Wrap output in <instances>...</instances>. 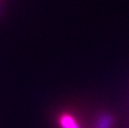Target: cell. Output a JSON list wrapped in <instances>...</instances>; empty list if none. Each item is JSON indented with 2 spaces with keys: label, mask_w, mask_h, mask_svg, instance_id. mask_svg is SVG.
I'll list each match as a JSON object with an SVG mask.
<instances>
[{
  "label": "cell",
  "mask_w": 129,
  "mask_h": 128,
  "mask_svg": "<svg viewBox=\"0 0 129 128\" xmlns=\"http://www.w3.org/2000/svg\"><path fill=\"white\" fill-rule=\"evenodd\" d=\"M59 124L61 128H80L76 119L69 113H62L59 118Z\"/></svg>",
  "instance_id": "obj_1"
},
{
  "label": "cell",
  "mask_w": 129,
  "mask_h": 128,
  "mask_svg": "<svg viewBox=\"0 0 129 128\" xmlns=\"http://www.w3.org/2000/svg\"><path fill=\"white\" fill-rule=\"evenodd\" d=\"M113 126V117L110 113H103L100 116L95 128H112Z\"/></svg>",
  "instance_id": "obj_2"
}]
</instances>
